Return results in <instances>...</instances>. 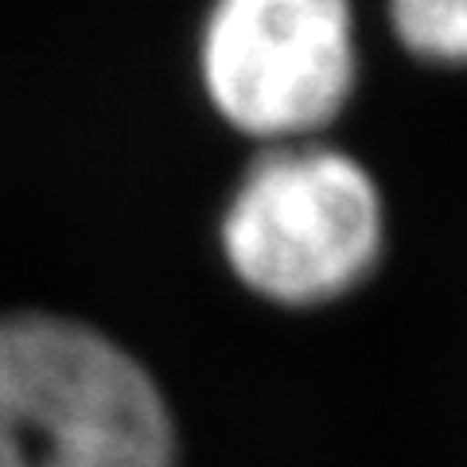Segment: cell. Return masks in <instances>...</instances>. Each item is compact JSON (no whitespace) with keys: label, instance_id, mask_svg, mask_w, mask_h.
Listing matches in <instances>:
<instances>
[{"label":"cell","instance_id":"6da1fadb","mask_svg":"<svg viewBox=\"0 0 467 467\" xmlns=\"http://www.w3.org/2000/svg\"><path fill=\"white\" fill-rule=\"evenodd\" d=\"M152 374L90 324L0 316V467H175Z\"/></svg>","mask_w":467,"mask_h":467},{"label":"cell","instance_id":"7a4b0ae2","mask_svg":"<svg viewBox=\"0 0 467 467\" xmlns=\"http://www.w3.org/2000/svg\"><path fill=\"white\" fill-rule=\"evenodd\" d=\"M386 211L374 175L319 140L269 144L223 211L226 265L254 296L319 308L378 269Z\"/></svg>","mask_w":467,"mask_h":467},{"label":"cell","instance_id":"3957f363","mask_svg":"<svg viewBox=\"0 0 467 467\" xmlns=\"http://www.w3.org/2000/svg\"><path fill=\"white\" fill-rule=\"evenodd\" d=\"M199 75L218 117L265 149L316 140L355 94L350 0H211Z\"/></svg>","mask_w":467,"mask_h":467},{"label":"cell","instance_id":"277c9868","mask_svg":"<svg viewBox=\"0 0 467 467\" xmlns=\"http://www.w3.org/2000/svg\"><path fill=\"white\" fill-rule=\"evenodd\" d=\"M393 39L432 67H467V0H386Z\"/></svg>","mask_w":467,"mask_h":467}]
</instances>
